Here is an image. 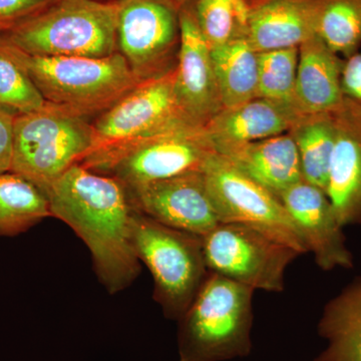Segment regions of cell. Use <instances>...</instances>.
<instances>
[{"instance_id": "6da1fadb", "label": "cell", "mask_w": 361, "mask_h": 361, "mask_svg": "<svg viewBox=\"0 0 361 361\" xmlns=\"http://www.w3.org/2000/svg\"><path fill=\"white\" fill-rule=\"evenodd\" d=\"M42 193L51 216L70 226L89 247L97 275L111 293L134 281L140 272L132 238L135 209L118 180L77 164Z\"/></svg>"}, {"instance_id": "7a4b0ae2", "label": "cell", "mask_w": 361, "mask_h": 361, "mask_svg": "<svg viewBox=\"0 0 361 361\" xmlns=\"http://www.w3.org/2000/svg\"><path fill=\"white\" fill-rule=\"evenodd\" d=\"M254 289L209 271L180 317V361H228L250 355Z\"/></svg>"}, {"instance_id": "3957f363", "label": "cell", "mask_w": 361, "mask_h": 361, "mask_svg": "<svg viewBox=\"0 0 361 361\" xmlns=\"http://www.w3.org/2000/svg\"><path fill=\"white\" fill-rule=\"evenodd\" d=\"M0 37L30 56L106 58L118 52L116 0H54Z\"/></svg>"}, {"instance_id": "277c9868", "label": "cell", "mask_w": 361, "mask_h": 361, "mask_svg": "<svg viewBox=\"0 0 361 361\" xmlns=\"http://www.w3.org/2000/svg\"><path fill=\"white\" fill-rule=\"evenodd\" d=\"M8 45L47 103L87 118L108 110L140 84L120 52L106 58H47Z\"/></svg>"}, {"instance_id": "5b68a950", "label": "cell", "mask_w": 361, "mask_h": 361, "mask_svg": "<svg viewBox=\"0 0 361 361\" xmlns=\"http://www.w3.org/2000/svg\"><path fill=\"white\" fill-rule=\"evenodd\" d=\"M94 145L92 123L65 106L44 108L16 116L11 172L25 178L40 191L82 163Z\"/></svg>"}, {"instance_id": "8992f818", "label": "cell", "mask_w": 361, "mask_h": 361, "mask_svg": "<svg viewBox=\"0 0 361 361\" xmlns=\"http://www.w3.org/2000/svg\"><path fill=\"white\" fill-rule=\"evenodd\" d=\"M133 245L155 281V298L166 315L184 314L209 274L202 237L173 229L135 210Z\"/></svg>"}, {"instance_id": "52a82bcc", "label": "cell", "mask_w": 361, "mask_h": 361, "mask_svg": "<svg viewBox=\"0 0 361 361\" xmlns=\"http://www.w3.org/2000/svg\"><path fill=\"white\" fill-rule=\"evenodd\" d=\"M214 152L204 128L184 123L120 148L87 157L80 165L118 180L127 191L201 171Z\"/></svg>"}, {"instance_id": "ba28073f", "label": "cell", "mask_w": 361, "mask_h": 361, "mask_svg": "<svg viewBox=\"0 0 361 361\" xmlns=\"http://www.w3.org/2000/svg\"><path fill=\"white\" fill-rule=\"evenodd\" d=\"M202 173L220 223L248 226L268 235L299 254L308 253L300 230L274 194L213 152Z\"/></svg>"}, {"instance_id": "9c48e42d", "label": "cell", "mask_w": 361, "mask_h": 361, "mask_svg": "<svg viewBox=\"0 0 361 361\" xmlns=\"http://www.w3.org/2000/svg\"><path fill=\"white\" fill-rule=\"evenodd\" d=\"M210 272L254 290L282 292L285 272L300 254L253 228L220 223L202 237Z\"/></svg>"}, {"instance_id": "30bf717a", "label": "cell", "mask_w": 361, "mask_h": 361, "mask_svg": "<svg viewBox=\"0 0 361 361\" xmlns=\"http://www.w3.org/2000/svg\"><path fill=\"white\" fill-rule=\"evenodd\" d=\"M180 9L173 0H116V47L140 82L175 70Z\"/></svg>"}, {"instance_id": "8fae6325", "label": "cell", "mask_w": 361, "mask_h": 361, "mask_svg": "<svg viewBox=\"0 0 361 361\" xmlns=\"http://www.w3.org/2000/svg\"><path fill=\"white\" fill-rule=\"evenodd\" d=\"M184 123L194 125L178 102L173 70L161 77L140 82L99 114L92 123L94 145L87 157L120 148Z\"/></svg>"}, {"instance_id": "7c38bea8", "label": "cell", "mask_w": 361, "mask_h": 361, "mask_svg": "<svg viewBox=\"0 0 361 361\" xmlns=\"http://www.w3.org/2000/svg\"><path fill=\"white\" fill-rule=\"evenodd\" d=\"M127 192L135 211L173 229L203 237L220 224L202 170Z\"/></svg>"}, {"instance_id": "4fadbf2b", "label": "cell", "mask_w": 361, "mask_h": 361, "mask_svg": "<svg viewBox=\"0 0 361 361\" xmlns=\"http://www.w3.org/2000/svg\"><path fill=\"white\" fill-rule=\"evenodd\" d=\"M180 47L175 90L185 116L204 128L223 110L211 49L195 18L193 1L180 9Z\"/></svg>"}, {"instance_id": "5bb4252c", "label": "cell", "mask_w": 361, "mask_h": 361, "mask_svg": "<svg viewBox=\"0 0 361 361\" xmlns=\"http://www.w3.org/2000/svg\"><path fill=\"white\" fill-rule=\"evenodd\" d=\"M279 199L300 230L318 267L324 271L353 267V256L345 245L343 227L325 192L303 179L285 190Z\"/></svg>"}, {"instance_id": "9a60e30c", "label": "cell", "mask_w": 361, "mask_h": 361, "mask_svg": "<svg viewBox=\"0 0 361 361\" xmlns=\"http://www.w3.org/2000/svg\"><path fill=\"white\" fill-rule=\"evenodd\" d=\"M336 137L326 195L342 227L361 224V106L344 97L336 111Z\"/></svg>"}, {"instance_id": "2e32d148", "label": "cell", "mask_w": 361, "mask_h": 361, "mask_svg": "<svg viewBox=\"0 0 361 361\" xmlns=\"http://www.w3.org/2000/svg\"><path fill=\"white\" fill-rule=\"evenodd\" d=\"M301 114L295 106L257 97L234 108L223 109L207 123L204 132L214 152L221 154L286 134Z\"/></svg>"}, {"instance_id": "e0dca14e", "label": "cell", "mask_w": 361, "mask_h": 361, "mask_svg": "<svg viewBox=\"0 0 361 361\" xmlns=\"http://www.w3.org/2000/svg\"><path fill=\"white\" fill-rule=\"evenodd\" d=\"M295 101L302 114L329 113L343 102L341 75L344 59L317 35L299 45Z\"/></svg>"}, {"instance_id": "ac0fdd59", "label": "cell", "mask_w": 361, "mask_h": 361, "mask_svg": "<svg viewBox=\"0 0 361 361\" xmlns=\"http://www.w3.org/2000/svg\"><path fill=\"white\" fill-rule=\"evenodd\" d=\"M314 35L315 0H267L250 8L247 40L255 51L299 47Z\"/></svg>"}, {"instance_id": "d6986e66", "label": "cell", "mask_w": 361, "mask_h": 361, "mask_svg": "<svg viewBox=\"0 0 361 361\" xmlns=\"http://www.w3.org/2000/svg\"><path fill=\"white\" fill-rule=\"evenodd\" d=\"M220 155L278 198L303 180L295 142L288 133L234 147Z\"/></svg>"}, {"instance_id": "ffe728a7", "label": "cell", "mask_w": 361, "mask_h": 361, "mask_svg": "<svg viewBox=\"0 0 361 361\" xmlns=\"http://www.w3.org/2000/svg\"><path fill=\"white\" fill-rule=\"evenodd\" d=\"M317 330L327 346L313 361H361V277L326 304Z\"/></svg>"}, {"instance_id": "44dd1931", "label": "cell", "mask_w": 361, "mask_h": 361, "mask_svg": "<svg viewBox=\"0 0 361 361\" xmlns=\"http://www.w3.org/2000/svg\"><path fill=\"white\" fill-rule=\"evenodd\" d=\"M295 142L303 179L326 193L336 137V111L301 114L289 130Z\"/></svg>"}, {"instance_id": "7402d4cb", "label": "cell", "mask_w": 361, "mask_h": 361, "mask_svg": "<svg viewBox=\"0 0 361 361\" xmlns=\"http://www.w3.org/2000/svg\"><path fill=\"white\" fill-rule=\"evenodd\" d=\"M211 58L223 109L258 97V52L247 39L213 47Z\"/></svg>"}, {"instance_id": "603a6c76", "label": "cell", "mask_w": 361, "mask_h": 361, "mask_svg": "<svg viewBox=\"0 0 361 361\" xmlns=\"http://www.w3.org/2000/svg\"><path fill=\"white\" fill-rule=\"evenodd\" d=\"M51 216L39 188L13 172L0 174V235L20 234Z\"/></svg>"}, {"instance_id": "cb8c5ba5", "label": "cell", "mask_w": 361, "mask_h": 361, "mask_svg": "<svg viewBox=\"0 0 361 361\" xmlns=\"http://www.w3.org/2000/svg\"><path fill=\"white\" fill-rule=\"evenodd\" d=\"M316 35L342 59L361 49V0H315Z\"/></svg>"}, {"instance_id": "d4e9b609", "label": "cell", "mask_w": 361, "mask_h": 361, "mask_svg": "<svg viewBox=\"0 0 361 361\" xmlns=\"http://www.w3.org/2000/svg\"><path fill=\"white\" fill-rule=\"evenodd\" d=\"M193 9L210 49L247 39L250 8L246 0H193Z\"/></svg>"}, {"instance_id": "484cf974", "label": "cell", "mask_w": 361, "mask_h": 361, "mask_svg": "<svg viewBox=\"0 0 361 361\" xmlns=\"http://www.w3.org/2000/svg\"><path fill=\"white\" fill-rule=\"evenodd\" d=\"M298 56V47L258 52V97L297 109Z\"/></svg>"}, {"instance_id": "4316f807", "label": "cell", "mask_w": 361, "mask_h": 361, "mask_svg": "<svg viewBox=\"0 0 361 361\" xmlns=\"http://www.w3.org/2000/svg\"><path fill=\"white\" fill-rule=\"evenodd\" d=\"M45 104L27 71L0 37V106L23 115L40 110Z\"/></svg>"}, {"instance_id": "83f0119b", "label": "cell", "mask_w": 361, "mask_h": 361, "mask_svg": "<svg viewBox=\"0 0 361 361\" xmlns=\"http://www.w3.org/2000/svg\"><path fill=\"white\" fill-rule=\"evenodd\" d=\"M54 0H0V35L8 32L35 14Z\"/></svg>"}, {"instance_id": "f1b7e54d", "label": "cell", "mask_w": 361, "mask_h": 361, "mask_svg": "<svg viewBox=\"0 0 361 361\" xmlns=\"http://www.w3.org/2000/svg\"><path fill=\"white\" fill-rule=\"evenodd\" d=\"M16 114L0 106V174L11 172L13 156V130Z\"/></svg>"}, {"instance_id": "f546056e", "label": "cell", "mask_w": 361, "mask_h": 361, "mask_svg": "<svg viewBox=\"0 0 361 361\" xmlns=\"http://www.w3.org/2000/svg\"><path fill=\"white\" fill-rule=\"evenodd\" d=\"M341 89L344 97L361 106V49L344 59Z\"/></svg>"}, {"instance_id": "4dcf8cb0", "label": "cell", "mask_w": 361, "mask_h": 361, "mask_svg": "<svg viewBox=\"0 0 361 361\" xmlns=\"http://www.w3.org/2000/svg\"><path fill=\"white\" fill-rule=\"evenodd\" d=\"M267 1V0H246L247 4H248L249 8L259 6V4H263V2Z\"/></svg>"}, {"instance_id": "1f68e13d", "label": "cell", "mask_w": 361, "mask_h": 361, "mask_svg": "<svg viewBox=\"0 0 361 361\" xmlns=\"http://www.w3.org/2000/svg\"><path fill=\"white\" fill-rule=\"evenodd\" d=\"M173 1H175L176 4H178V6H180L182 7L183 6H185V4H189V2L193 1V0H173Z\"/></svg>"}, {"instance_id": "d6a6232c", "label": "cell", "mask_w": 361, "mask_h": 361, "mask_svg": "<svg viewBox=\"0 0 361 361\" xmlns=\"http://www.w3.org/2000/svg\"><path fill=\"white\" fill-rule=\"evenodd\" d=\"M101 1H111V0H101Z\"/></svg>"}]
</instances>
